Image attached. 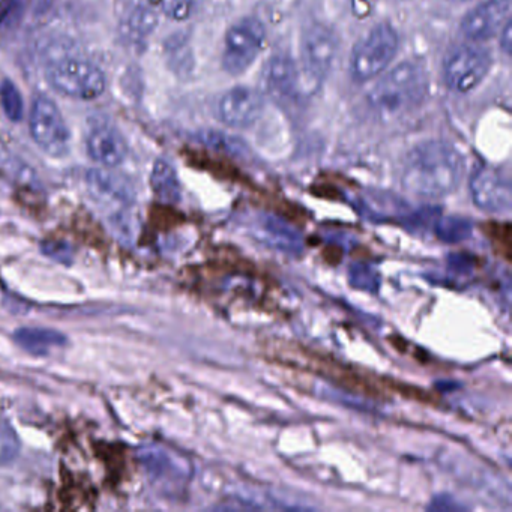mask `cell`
Here are the masks:
<instances>
[{
    "label": "cell",
    "instance_id": "24",
    "mask_svg": "<svg viewBox=\"0 0 512 512\" xmlns=\"http://www.w3.org/2000/svg\"><path fill=\"white\" fill-rule=\"evenodd\" d=\"M323 257L331 265H337V263H340L341 257H343V250L338 247H328L323 251Z\"/></svg>",
    "mask_w": 512,
    "mask_h": 512
},
{
    "label": "cell",
    "instance_id": "1",
    "mask_svg": "<svg viewBox=\"0 0 512 512\" xmlns=\"http://www.w3.org/2000/svg\"><path fill=\"white\" fill-rule=\"evenodd\" d=\"M262 347L263 355L269 361L316 374L352 394L376 400H389L392 395H400L430 406H437L440 403V398L427 389L401 383L389 377L377 376L361 368L350 367L329 353L305 346L298 341L272 337L263 341Z\"/></svg>",
    "mask_w": 512,
    "mask_h": 512
},
{
    "label": "cell",
    "instance_id": "23",
    "mask_svg": "<svg viewBox=\"0 0 512 512\" xmlns=\"http://www.w3.org/2000/svg\"><path fill=\"white\" fill-rule=\"evenodd\" d=\"M511 20H509L508 23H506L505 26H503L502 31H500V34L497 35V37L500 38L499 44L500 49H502V52L505 53V55H511V49H512V34H511Z\"/></svg>",
    "mask_w": 512,
    "mask_h": 512
},
{
    "label": "cell",
    "instance_id": "5",
    "mask_svg": "<svg viewBox=\"0 0 512 512\" xmlns=\"http://www.w3.org/2000/svg\"><path fill=\"white\" fill-rule=\"evenodd\" d=\"M46 80L53 91L70 100L95 101L106 92L104 71L88 59L65 56L46 68Z\"/></svg>",
    "mask_w": 512,
    "mask_h": 512
},
{
    "label": "cell",
    "instance_id": "22",
    "mask_svg": "<svg viewBox=\"0 0 512 512\" xmlns=\"http://www.w3.org/2000/svg\"><path fill=\"white\" fill-rule=\"evenodd\" d=\"M43 251L59 263H70L73 260V250L65 242H47L43 245Z\"/></svg>",
    "mask_w": 512,
    "mask_h": 512
},
{
    "label": "cell",
    "instance_id": "4",
    "mask_svg": "<svg viewBox=\"0 0 512 512\" xmlns=\"http://www.w3.org/2000/svg\"><path fill=\"white\" fill-rule=\"evenodd\" d=\"M401 38L389 22L371 26L355 44L349 55V76L356 85L373 82L385 73L400 52Z\"/></svg>",
    "mask_w": 512,
    "mask_h": 512
},
{
    "label": "cell",
    "instance_id": "14",
    "mask_svg": "<svg viewBox=\"0 0 512 512\" xmlns=\"http://www.w3.org/2000/svg\"><path fill=\"white\" fill-rule=\"evenodd\" d=\"M89 193L106 205L130 206L134 202V191L128 182L107 170H92L86 176Z\"/></svg>",
    "mask_w": 512,
    "mask_h": 512
},
{
    "label": "cell",
    "instance_id": "6",
    "mask_svg": "<svg viewBox=\"0 0 512 512\" xmlns=\"http://www.w3.org/2000/svg\"><path fill=\"white\" fill-rule=\"evenodd\" d=\"M268 43L265 23L256 16H244L227 28L221 50V67L230 77H241L256 64Z\"/></svg>",
    "mask_w": 512,
    "mask_h": 512
},
{
    "label": "cell",
    "instance_id": "18",
    "mask_svg": "<svg viewBox=\"0 0 512 512\" xmlns=\"http://www.w3.org/2000/svg\"><path fill=\"white\" fill-rule=\"evenodd\" d=\"M167 62L176 74L187 76L193 70V55L188 38L182 34L173 35L166 44Z\"/></svg>",
    "mask_w": 512,
    "mask_h": 512
},
{
    "label": "cell",
    "instance_id": "19",
    "mask_svg": "<svg viewBox=\"0 0 512 512\" xmlns=\"http://www.w3.org/2000/svg\"><path fill=\"white\" fill-rule=\"evenodd\" d=\"M0 106L11 122H20L25 118V101L16 83L5 80L0 86Z\"/></svg>",
    "mask_w": 512,
    "mask_h": 512
},
{
    "label": "cell",
    "instance_id": "12",
    "mask_svg": "<svg viewBox=\"0 0 512 512\" xmlns=\"http://www.w3.org/2000/svg\"><path fill=\"white\" fill-rule=\"evenodd\" d=\"M263 94L278 103H292L301 94L302 73L298 61L289 53H275L268 59L262 74Z\"/></svg>",
    "mask_w": 512,
    "mask_h": 512
},
{
    "label": "cell",
    "instance_id": "20",
    "mask_svg": "<svg viewBox=\"0 0 512 512\" xmlns=\"http://www.w3.org/2000/svg\"><path fill=\"white\" fill-rule=\"evenodd\" d=\"M482 232L490 239L497 256L502 257L506 263L511 260V226L509 223H485Z\"/></svg>",
    "mask_w": 512,
    "mask_h": 512
},
{
    "label": "cell",
    "instance_id": "10",
    "mask_svg": "<svg viewBox=\"0 0 512 512\" xmlns=\"http://www.w3.org/2000/svg\"><path fill=\"white\" fill-rule=\"evenodd\" d=\"M265 106V94L260 89L247 85L233 86L218 100L217 116L227 128L244 131L259 122Z\"/></svg>",
    "mask_w": 512,
    "mask_h": 512
},
{
    "label": "cell",
    "instance_id": "16",
    "mask_svg": "<svg viewBox=\"0 0 512 512\" xmlns=\"http://www.w3.org/2000/svg\"><path fill=\"white\" fill-rule=\"evenodd\" d=\"M157 14L145 5H137L122 22V34L133 44H143L157 26Z\"/></svg>",
    "mask_w": 512,
    "mask_h": 512
},
{
    "label": "cell",
    "instance_id": "21",
    "mask_svg": "<svg viewBox=\"0 0 512 512\" xmlns=\"http://www.w3.org/2000/svg\"><path fill=\"white\" fill-rule=\"evenodd\" d=\"M205 2L206 0H158L161 11L175 22L193 19L202 10Z\"/></svg>",
    "mask_w": 512,
    "mask_h": 512
},
{
    "label": "cell",
    "instance_id": "3",
    "mask_svg": "<svg viewBox=\"0 0 512 512\" xmlns=\"http://www.w3.org/2000/svg\"><path fill=\"white\" fill-rule=\"evenodd\" d=\"M463 172V155L443 139H427L407 155L404 181L419 193L439 194L451 190Z\"/></svg>",
    "mask_w": 512,
    "mask_h": 512
},
{
    "label": "cell",
    "instance_id": "8",
    "mask_svg": "<svg viewBox=\"0 0 512 512\" xmlns=\"http://www.w3.org/2000/svg\"><path fill=\"white\" fill-rule=\"evenodd\" d=\"M493 68V55L482 44H455L443 56L442 79L454 94L464 95L478 89Z\"/></svg>",
    "mask_w": 512,
    "mask_h": 512
},
{
    "label": "cell",
    "instance_id": "7",
    "mask_svg": "<svg viewBox=\"0 0 512 512\" xmlns=\"http://www.w3.org/2000/svg\"><path fill=\"white\" fill-rule=\"evenodd\" d=\"M341 38L334 26L310 22L299 38V68L302 76L320 86L326 82L340 56Z\"/></svg>",
    "mask_w": 512,
    "mask_h": 512
},
{
    "label": "cell",
    "instance_id": "11",
    "mask_svg": "<svg viewBox=\"0 0 512 512\" xmlns=\"http://www.w3.org/2000/svg\"><path fill=\"white\" fill-rule=\"evenodd\" d=\"M511 20V0H482L460 20V34L470 43L494 40Z\"/></svg>",
    "mask_w": 512,
    "mask_h": 512
},
{
    "label": "cell",
    "instance_id": "13",
    "mask_svg": "<svg viewBox=\"0 0 512 512\" xmlns=\"http://www.w3.org/2000/svg\"><path fill=\"white\" fill-rule=\"evenodd\" d=\"M86 151L95 163L106 169H115L127 158V140L115 125L98 121L86 134Z\"/></svg>",
    "mask_w": 512,
    "mask_h": 512
},
{
    "label": "cell",
    "instance_id": "2",
    "mask_svg": "<svg viewBox=\"0 0 512 512\" xmlns=\"http://www.w3.org/2000/svg\"><path fill=\"white\" fill-rule=\"evenodd\" d=\"M373 82L367 104L374 115L385 121L415 112L430 94V73L421 62H398Z\"/></svg>",
    "mask_w": 512,
    "mask_h": 512
},
{
    "label": "cell",
    "instance_id": "9",
    "mask_svg": "<svg viewBox=\"0 0 512 512\" xmlns=\"http://www.w3.org/2000/svg\"><path fill=\"white\" fill-rule=\"evenodd\" d=\"M29 131L41 151L53 158L68 155L71 149V131L58 104L40 95L29 112Z\"/></svg>",
    "mask_w": 512,
    "mask_h": 512
},
{
    "label": "cell",
    "instance_id": "17",
    "mask_svg": "<svg viewBox=\"0 0 512 512\" xmlns=\"http://www.w3.org/2000/svg\"><path fill=\"white\" fill-rule=\"evenodd\" d=\"M151 187L161 202L175 203L179 199L181 190H179L178 175L169 161L163 158L155 161L151 173Z\"/></svg>",
    "mask_w": 512,
    "mask_h": 512
},
{
    "label": "cell",
    "instance_id": "15",
    "mask_svg": "<svg viewBox=\"0 0 512 512\" xmlns=\"http://www.w3.org/2000/svg\"><path fill=\"white\" fill-rule=\"evenodd\" d=\"M14 340L26 352L35 356H47L55 350L67 346L64 334L47 328H20L14 334Z\"/></svg>",
    "mask_w": 512,
    "mask_h": 512
}]
</instances>
